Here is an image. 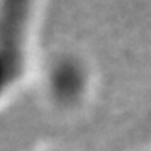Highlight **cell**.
I'll use <instances>...</instances> for the list:
<instances>
[{
  "instance_id": "obj_1",
  "label": "cell",
  "mask_w": 151,
  "mask_h": 151,
  "mask_svg": "<svg viewBox=\"0 0 151 151\" xmlns=\"http://www.w3.org/2000/svg\"><path fill=\"white\" fill-rule=\"evenodd\" d=\"M35 0H0V98L18 82Z\"/></svg>"
}]
</instances>
